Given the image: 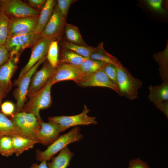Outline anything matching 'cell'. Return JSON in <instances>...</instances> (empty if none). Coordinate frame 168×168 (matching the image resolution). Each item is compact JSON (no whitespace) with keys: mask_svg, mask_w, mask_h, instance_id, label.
Returning a JSON list of instances; mask_svg holds the SVG:
<instances>
[{"mask_svg":"<svg viewBox=\"0 0 168 168\" xmlns=\"http://www.w3.org/2000/svg\"><path fill=\"white\" fill-rule=\"evenodd\" d=\"M83 138V135L80 133V128L75 126L68 133L59 136L45 150L42 151L37 150L36 159L39 161L43 160L47 161L68 144L80 141Z\"/></svg>","mask_w":168,"mask_h":168,"instance_id":"obj_1","label":"cell"},{"mask_svg":"<svg viewBox=\"0 0 168 168\" xmlns=\"http://www.w3.org/2000/svg\"><path fill=\"white\" fill-rule=\"evenodd\" d=\"M52 77L42 88L28 96L29 100L24 107L23 111L33 114L40 121L42 120L40 115V110L48 108L51 105Z\"/></svg>","mask_w":168,"mask_h":168,"instance_id":"obj_2","label":"cell"},{"mask_svg":"<svg viewBox=\"0 0 168 168\" xmlns=\"http://www.w3.org/2000/svg\"><path fill=\"white\" fill-rule=\"evenodd\" d=\"M116 66L119 95L129 100L138 98V90L142 85V82L133 77L121 63Z\"/></svg>","mask_w":168,"mask_h":168,"instance_id":"obj_3","label":"cell"},{"mask_svg":"<svg viewBox=\"0 0 168 168\" xmlns=\"http://www.w3.org/2000/svg\"><path fill=\"white\" fill-rule=\"evenodd\" d=\"M11 117L10 119L25 136L36 140L40 125V121L34 114L24 111H16Z\"/></svg>","mask_w":168,"mask_h":168,"instance_id":"obj_4","label":"cell"},{"mask_svg":"<svg viewBox=\"0 0 168 168\" xmlns=\"http://www.w3.org/2000/svg\"><path fill=\"white\" fill-rule=\"evenodd\" d=\"M41 36L35 33L14 36H8L4 46L9 52L10 57L20 58L26 49L32 47Z\"/></svg>","mask_w":168,"mask_h":168,"instance_id":"obj_5","label":"cell"},{"mask_svg":"<svg viewBox=\"0 0 168 168\" xmlns=\"http://www.w3.org/2000/svg\"><path fill=\"white\" fill-rule=\"evenodd\" d=\"M0 9L9 18L39 16L40 13L21 0H1Z\"/></svg>","mask_w":168,"mask_h":168,"instance_id":"obj_6","label":"cell"},{"mask_svg":"<svg viewBox=\"0 0 168 168\" xmlns=\"http://www.w3.org/2000/svg\"><path fill=\"white\" fill-rule=\"evenodd\" d=\"M46 59V56L40 60L20 79L15 81L14 84L17 86L14 94L16 100V112L23 111L32 77L37 68Z\"/></svg>","mask_w":168,"mask_h":168,"instance_id":"obj_7","label":"cell"},{"mask_svg":"<svg viewBox=\"0 0 168 168\" xmlns=\"http://www.w3.org/2000/svg\"><path fill=\"white\" fill-rule=\"evenodd\" d=\"M39 16L10 18L8 24V36L34 33L37 28Z\"/></svg>","mask_w":168,"mask_h":168,"instance_id":"obj_8","label":"cell"},{"mask_svg":"<svg viewBox=\"0 0 168 168\" xmlns=\"http://www.w3.org/2000/svg\"><path fill=\"white\" fill-rule=\"evenodd\" d=\"M89 112V110L85 105L82 112L80 114L73 116L50 117L48 119L60 125L65 130L72 126L97 124L96 117L88 116L87 114Z\"/></svg>","mask_w":168,"mask_h":168,"instance_id":"obj_9","label":"cell"},{"mask_svg":"<svg viewBox=\"0 0 168 168\" xmlns=\"http://www.w3.org/2000/svg\"><path fill=\"white\" fill-rule=\"evenodd\" d=\"M79 86L83 87L99 86L110 88L119 95L118 87L109 78L103 67L91 73L85 75L77 83Z\"/></svg>","mask_w":168,"mask_h":168,"instance_id":"obj_10","label":"cell"},{"mask_svg":"<svg viewBox=\"0 0 168 168\" xmlns=\"http://www.w3.org/2000/svg\"><path fill=\"white\" fill-rule=\"evenodd\" d=\"M54 39L41 36L32 46L30 58L26 65L21 70L17 80L20 79L40 60L46 56L51 42Z\"/></svg>","mask_w":168,"mask_h":168,"instance_id":"obj_11","label":"cell"},{"mask_svg":"<svg viewBox=\"0 0 168 168\" xmlns=\"http://www.w3.org/2000/svg\"><path fill=\"white\" fill-rule=\"evenodd\" d=\"M40 128L35 138L38 143L45 145H50L58 137L61 132L65 130L64 128L57 123L49 120L48 122L40 121Z\"/></svg>","mask_w":168,"mask_h":168,"instance_id":"obj_12","label":"cell"},{"mask_svg":"<svg viewBox=\"0 0 168 168\" xmlns=\"http://www.w3.org/2000/svg\"><path fill=\"white\" fill-rule=\"evenodd\" d=\"M56 68L49 62L45 63L40 70L36 71L32 76L28 89L27 96H29L42 88L53 76Z\"/></svg>","mask_w":168,"mask_h":168,"instance_id":"obj_13","label":"cell"},{"mask_svg":"<svg viewBox=\"0 0 168 168\" xmlns=\"http://www.w3.org/2000/svg\"><path fill=\"white\" fill-rule=\"evenodd\" d=\"M85 75L79 69L77 66L63 63L58 65L52 77L53 85L60 81L72 80L76 83Z\"/></svg>","mask_w":168,"mask_h":168,"instance_id":"obj_14","label":"cell"},{"mask_svg":"<svg viewBox=\"0 0 168 168\" xmlns=\"http://www.w3.org/2000/svg\"><path fill=\"white\" fill-rule=\"evenodd\" d=\"M52 14L41 33L45 38L54 39L60 33L65 24L66 19L62 15L57 6H55Z\"/></svg>","mask_w":168,"mask_h":168,"instance_id":"obj_15","label":"cell"},{"mask_svg":"<svg viewBox=\"0 0 168 168\" xmlns=\"http://www.w3.org/2000/svg\"><path fill=\"white\" fill-rule=\"evenodd\" d=\"M19 58L10 57L0 67V86L6 93L10 91L12 87L11 79L17 68Z\"/></svg>","mask_w":168,"mask_h":168,"instance_id":"obj_16","label":"cell"},{"mask_svg":"<svg viewBox=\"0 0 168 168\" xmlns=\"http://www.w3.org/2000/svg\"><path fill=\"white\" fill-rule=\"evenodd\" d=\"M148 96L150 101L155 105L168 100V81H163L159 85H150Z\"/></svg>","mask_w":168,"mask_h":168,"instance_id":"obj_17","label":"cell"},{"mask_svg":"<svg viewBox=\"0 0 168 168\" xmlns=\"http://www.w3.org/2000/svg\"><path fill=\"white\" fill-rule=\"evenodd\" d=\"M55 1L54 0H47L39 16L37 26L35 33L41 34L49 22L53 12Z\"/></svg>","mask_w":168,"mask_h":168,"instance_id":"obj_18","label":"cell"},{"mask_svg":"<svg viewBox=\"0 0 168 168\" xmlns=\"http://www.w3.org/2000/svg\"><path fill=\"white\" fill-rule=\"evenodd\" d=\"M14 153L18 156L25 151L32 148L38 141L25 136L17 135L12 137Z\"/></svg>","mask_w":168,"mask_h":168,"instance_id":"obj_19","label":"cell"},{"mask_svg":"<svg viewBox=\"0 0 168 168\" xmlns=\"http://www.w3.org/2000/svg\"><path fill=\"white\" fill-rule=\"evenodd\" d=\"M74 153L66 147L60 151L57 156L53 157L51 162H47L48 168H67Z\"/></svg>","mask_w":168,"mask_h":168,"instance_id":"obj_20","label":"cell"},{"mask_svg":"<svg viewBox=\"0 0 168 168\" xmlns=\"http://www.w3.org/2000/svg\"><path fill=\"white\" fill-rule=\"evenodd\" d=\"M17 135L25 136L10 119L0 112V137Z\"/></svg>","mask_w":168,"mask_h":168,"instance_id":"obj_21","label":"cell"},{"mask_svg":"<svg viewBox=\"0 0 168 168\" xmlns=\"http://www.w3.org/2000/svg\"><path fill=\"white\" fill-rule=\"evenodd\" d=\"M90 59L111 63L117 66L121 63L115 57L108 53L104 49L103 43L93 49L89 58Z\"/></svg>","mask_w":168,"mask_h":168,"instance_id":"obj_22","label":"cell"},{"mask_svg":"<svg viewBox=\"0 0 168 168\" xmlns=\"http://www.w3.org/2000/svg\"><path fill=\"white\" fill-rule=\"evenodd\" d=\"M65 36L69 42L81 45L88 46L83 40L78 28L72 25L66 23Z\"/></svg>","mask_w":168,"mask_h":168,"instance_id":"obj_23","label":"cell"},{"mask_svg":"<svg viewBox=\"0 0 168 168\" xmlns=\"http://www.w3.org/2000/svg\"><path fill=\"white\" fill-rule=\"evenodd\" d=\"M153 57L160 66L159 72L162 81H168V49L154 54Z\"/></svg>","mask_w":168,"mask_h":168,"instance_id":"obj_24","label":"cell"},{"mask_svg":"<svg viewBox=\"0 0 168 168\" xmlns=\"http://www.w3.org/2000/svg\"><path fill=\"white\" fill-rule=\"evenodd\" d=\"M88 58L64 49L62 52L61 61L63 63L78 66L82 64Z\"/></svg>","mask_w":168,"mask_h":168,"instance_id":"obj_25","label":"cell"},{"mask_svg":"<svg viewBox=\"0 0 168 168\" xmlns=\"http://www.w3.org/2000/svg\"><path fill=\"white\" fill-rule=\"evenodd\" d=\"M105 63L103 62L88 58L82 64L77 66L81 71L85 75L99 70Z\"/></svg>","mask_w":168,"mask_h":168,"instance_id":"obj_26","label":"cell"},{"mask_svg":"<svg viewBox=\"0 0 168 168\" xmlns=\"http://www.w3.org/2000/svg\"><path fill=\"white\" fill-rule=\"evenodd\" d=\"M64 49L73 51L85 58H89L92 53L93 48L66 42L63 44Z\"/></svg>","mask_w":168,"mask_h":168,"instance_id":"obj_27","label":"cell"},{"mask_svg":"<svg viewBox=\"0 0 168 168\" xmlns=\"http://www.w3.org/2000/svg\"><path fill=\"white\" fill-rule=\"evenodd\" d=\"M9 18L0 9V47L4 46L8 36Z\"/></svg>","mask_w":168,"mask_h":168,"instance_id":"obj_28","label":"cell"},{"mask_svg":"<svg viewBox=\"0 0 168 168\" xmlns=\"http://www.w3.org/2000/svg\"><path fill=\"white\" fill-rule=\"evenodd\" d=\"M14 153L12 136H4L0 137V154L6 157Z\"/></svg>","mask_w":168,"mask_h":168,"instance_id":"obj_29","label":"cell"},{"mask_svg":"<svg viewBox=\"0 0 168 168\" xmlns=\"http://www.w3.org/2000/svg\"><path fill=\"white\" fill-rule=\"evenodd\" d=\"M58 48L57 41L54 40L49 46L46 56L48 62L54 68L58 65Z\"/></svg>","mask_w":168,"mask_h":168,"instance_id":"obj_30","label":"cell"},{"mask_svg":"<svg viewBox=\"0 0 168 168\" xmlns=\"http://www.w3.org/2000/svg\"><path fill=\"white\" fill-rule=\"evenodd\" d=\"M103 68L110 79L118 86L116 66L112 64L106 63L103 66Z\"/></svg>","mask_w":168,"mask_h":168,"instance_id":"obj_31","label":"cell"},{"mask_svg":"<svg viewBox=\"0 0 168 168\" xmlns=\"http://www.w3.org/2000/svg\"><path fill=\"white\" fill-rule=\"evenodd\" d=\"M73 1L72 0H58L57 7L59 10L66 19L70 6Z\"/></svg>","mask_w":168,"mask_h":168,"instance_id":"obj_32","label":"cell"},{"mask_svg":"<svg viewBox=\"0 0 168 168\" xmlns=\"http://www.w3.org/2000/svg\"><path fill=\"white\" fill-rule=\"evenodd\" d=\"M0 106L1 112L6 116H11L15 112V106L11 102L5 101L1 104Z\"/></svg>","mask_w":168,"mask_h":168,"instance_id":"obj_33","label":"cell"},{"mask_svg":"<svg viewBox=\"0 0 168 168\" xmlns=\"http://www.w3.org/2000/svg\"><path fill=\"white\" fill-rule=\"evenodd\" d=\"M147 3L154 10L162 14H165L166 11L162 7V1L161 0H147Z\"/></svg>","mask_w":168,"mask_h":168,"instance_id":"obj_34","label":"cell"},{"mask_svg":"<svg viewBox=\"0 0 168 168\" xmlns=\"http://www.w3.org/2000/svg\"><path fill=\"white\" fill-rule=\"evenodd\" d=\"M25 2L33 8L41 12L46 1L45 0H28Z\"/></svg>","mask_w":168,"mask_h":168,"instance_id":"obj_35","label":"cell"},{"mask_svg":"<svg viewBox=\"0 0 168 168\" xmlns=\"http://www.w3.org/2000/svg\"><path fill=\"white\" fill-rule=\"evenodd\" d=\"M128 168H150L145 162L140 158L132 160L129 163Z\"/></svg>","mask_w":168,"mask_h":168,"instance_id":"obj_36","label":"cell"},{"mask_svg":"<svg viewBox=\"0 0 168 168\" xmlns=\"http://www.w3.org/2000/svg\"><path fill=\"white\" fill-rule=\"evenodd\" d=\"M9 54L3 46L0 47V67L5 63L10 58Z\"/></svg>","mask_w":168,"mask_h":168,"instance_id":"obj_37","label":"cell"},{"mask_svg":"<svg viewBox=\"0 0 168 168\" xmlns=\"http://www.w3.org/2000/svg\"><path fill=\"white\" fill-rule=\"evenodd\" d=\"M155 105L158 109L162 111L168 118V100L157 104Z\"/></svg>","mask_w":168,"mask_h":168,"instance_id":"obj_38","label":"cell"},{"mask_svg":"<svg viewBox=\"0 0 168 168\" xmlns=\"http://www.w3.org/2000/svg\"><path fill=\"white\" fill-rule=\"evenodd\" d=\"M47 161L43 160L40 164L37 163L33 164L30 168H48L47 165Z\"/></svg>","mask_w":168,"mask_h":168,"instance_id":"obj_39","label":"cell"},{"mask_svg":"<svg viewBox=\"0 0 168 168\" xmlns=\"http://www.w3.org/2000/svg\"><path fill=\"white\" fill-rule=\"evenodd\" d=\"M6 93L4 89L0 86V106L1 105L2 99Z\"/></svg>","mask_w":168,"mask_h":168,"instance_id":"obj_40","label":"cell"},{"mask_svg":"<svg viewBox=\"0 0 168 168\" xmlns=\"http://www.w3.org/2000/svg\"><path fill=\"white\" fill-rule=\"evenodd\" d=\"M0 168H1L0 167Z\"/></svg>","mask_w":168,"mask_h":168,"instance_id":"obj_41","label":"cell"}]
</instances>
